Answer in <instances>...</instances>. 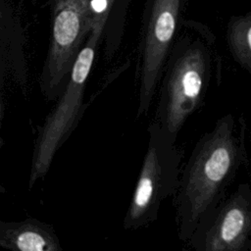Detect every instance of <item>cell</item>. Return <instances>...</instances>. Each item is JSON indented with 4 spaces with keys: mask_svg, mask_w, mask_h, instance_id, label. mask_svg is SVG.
Here are the masks:
<instances>
[{
    "mask_svg": "<svg viewBox=\"0 0 251 251\" xmlns=\"http://www.w3.org/2000/svg\"><path fill=\"white\" fill-rule=\"evenodd\" d=\"M0 246L13 251H61L59 237L50 225L36 219L0 222Z\"/></svg>",
    "mask_w": 251,
    "mask_h": 251,
    "instance_id": "cell-8",
    "label": "cell"
},
{
    "mask_svg": "<svg viewBox=\"0 0 251 251\" xmlns=\"http://www.w3.org/2000/svg\"><path fill=\"white\" fill-rule=\"evenodd\" d=\"M209 56L199 42H182L171 50L159 91L155 121L174 138L200 106L209 78Z\"/></svg>",
    "mask_w": 251,
    "mask_h": 251,
    "instance_id": "cell-3",
    "label": "cell"
},
{
    "mask_svg": "<svg viewBox=\"0 0 251 251\" xmlns=\"http://www.w3.org/2000/svg\"><path fill=\"white\" fill-rule=\"evenodd\" d=\"M148 145L124 218V228H142L157 220L162 203L175 196L180 177L181 151L155 120L148 126Z\"/></svg>",
    "mask_w": 251,
    "mask_h": 251,
    "instance_id": "cell-2",
    "label": "cell"
},
{
    "mask_svg": "<svg viewBox=\"0 0 251 251\" xmlns=\"http://www.w3.org/2000/svg\"><path fill=\"white\" fill-rule=\"evenodd\" d=\"M236 147L230 117L220 120L214 129L195 145L181 170L175 194L177 234L188 241L197 227L216 209L221 190L235 162Z\"/></svg>",
    "mask_w": 251,
    "mask_h": 251,
    "instance_id": "cell-1",
    "label": "cell"
},
{
    "mask_svg": "<svg viewBox=\"0 0 251 251\" xmlns=\"http://www.w3.org/2000/svg\"><path fill=\"white\" fill-rule=\"evenodd\" d=\"M249 213L241 197L229 200L217 214L202 223L188 243L197 250L226 251L239 249L249 227Z\"/></svg>",
    "mask_w": 251,
    "mask_h": 251,
    "instance_id": "cell-7",
    "label": "cell"
},
{
    "mask_svg": "<svg viewBox=\"0 0 251 251\" xmlns=\"http://www.w3.org/2000/svg\"><path fill=\"white\" fill-rule=\"evenodd\" d=\"M180 0H154L142 39L138 67L139 95L136 118L145 116L171 52Z\"/></svg>",
    "mask_w": 251,
    "mask_h": 251,
    "instance_id": "cell-6",
    "label": "cell"
},
{
    "mask_svg": "<svg viewBox=\"0 0 251 251\" xmlns=\"http://www.w3.org/2000/svg\"><path fill=\"white\" fill-rule=\"evenodd\" d=\"M229 38L236 56L251 68V23L234 25Z\"/></svg>",
    "mask_w": 251,
    "mask_h": 251,
    "instance_id": "cell-9",
    "label": "cell"
},
{
    "mask_svg": "<svg viewBox=\"0 0 251 251\" xmlns=\"http://www.w3.org/2000/svg\"><path fill=\"white\" fill-rule=\"evenodd\" d=\"M98 37L89 35L72 69L68 82L56 106L46 117L35 142L28 187L48 173L56 152L78 122L83 107L85 85L90 75Z\"/></svg>",
    "mask_w": 251,
    "mask_h": 251,
    "instance_id": "cell-4",
    "label": "cell"
},
{
    "mask_svg": "<svg viewBox=\"0 0 251 251\" xmlns=\"http://www.w3.org/2000/svg\"><path fill=\"white\" fill-rule=\"evenodd\" d=\"M91 30L87 0H60L54 10L49 50L39 77L42 94L48 100L59 98Z\"/></svg>",
    "mask_w": 251,
    "mask_h": 251,
    "instance_id": "cell-5",
    "label": "cell"
}]
</instances>
